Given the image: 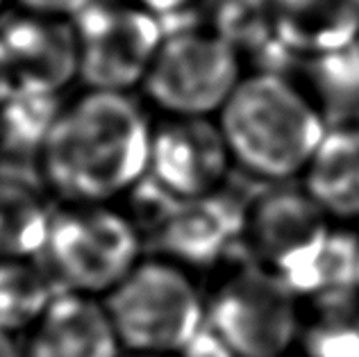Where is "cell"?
I'll use <instances>...</instances> for the list:
<instances>
[{
  "instance_id": "cell-1",
  "label": "cell",
  "mask_w": 359,
  "mask_h": 357,
  "mask_svg": "<svg viewBox=\"0 0 359 357\" xmlns=\"http://www.w3.org/2000/svg\"><path fill=\"white\" fill-rule=\"evenodd\" d=\"M153 123L130 91L87 89L64 102L39 155L62 203H114L148 175Z\"/></svg>"
},
{
  "instance_id": "cell-2",
  "label": "cell",
  "mask_w": 359,
  "mask_h": 357,
  "mask_svg": "<svg viewBox=\"0 0 359 357\" xmlns=\"http://www.w3.org/2000/svg\"><path fill=\"white\" fill-rule=\"evenodd\" d=\"M234 168L264 184L300 182L330 128L302 80L252 69L216 114Z\"/></svg>"
},
{
  "instance_id": "cell-3",
  "label": "cell",
  "mask_w": 359,
  "mask_h": 357,
  "mask_svg": "<svg viewBox=\"0 0 359 357\" xmlns=\"http://www.w3.org/2000/svg\"><path fill=\"white\" fill-rule=\"evenodd\" d=\"M144 234L111 203L55 208L36 262L62 291L105 298L144 257Z\"/></svg>"
},
{
  "instance_id": "cell-4",
  "label": "cell",
  "mask_w": 359,
  "mask_h": 357,
  "mask_svg": "<svg viewBox=\"0 0 359 357\" xmlns=\"http://www.w3.org/2000/svg\"><path fill=\"white\" fill-rule=\"evenodd\" d=\"M102 303L126 353L180 355L207 323L191 271L166 257L141 260Z\"/></svg>"
},
{
  "instance_id": "cell-5",
  "label": "cell",
  "mask_w": 359,
  "mask_h": 357,
  "mask_svg": "<svg viewBox=\"0 0 359 357\" xmlns=\"http://www.w3.org/2000/svg\"><path fill=\"white\" fill-rule=\"evenodd\" d=\"M302 300L248 255L230 262L207 296V328L237 357H294Z\"/></svg>"
},
{
  "instance_id": "cell-6",
  "label": "cell",
  "mask_w": 359,
  "mask_h": 357,
  "mask_svg": "<svg viewBox=\"0 0 359 357\" xmlns=\"http://www.w3.org/2000/svg\"><path fill=\"white\" fill-rule=\"evenodd\" d=\"M243 55L216 30H166L144 78V96L164 116L216 119L243 75Z\"/></svg>"
},
{
  "instance_id": "cell-7",
  "label": "cell",
  "mask_w": 359,
  "mask_h": 357,
  "mask_svg": "<svg viewBox=\"0 0 359 357\" xmlns=\"http://www.w3.org/2000/svg\"><path fill=\"white\" fill-rule=\"evenodd\" d=\"M332 230L334 223L300 182L266 184L248 201L243 250L285 280L302 300Z\"/></svg>"
},
{
  "instance_id": "cell-8",
  "label": "cell",
  "mask_w": 359,
  "mask_h": 357,
  "mask_svg": "<svg viewBox=\"0 0 359 357\" xmlns=\"http://www.w3.org/2000/svg\"><path fill=\"white\" fill-rule=\"evenodd\" d=\"M73 23L80 41V80L100 91L141 87L166 34L159 16L128 0H96Z\"/></svg>"
},
{
  "instance_id": "cell-9",
  "label": "cell",
  "mask_w": 359,
  "mask_h": 357,
  "mask_svg": "<svg viewBox=\"0 0 359 357\" xmlns=\"http://www.w3.org/2000/svg\"><path fill=\"white\" fill-rule=\"evenodd\" d=\"M234 168L216 119L164 116L153 126L148 175L180 201L225 189Z\"/></svg>"
},
{
  "instance_id": "cell-10",
  "label": "cell",
  "mask_w": 359,
  "mask_h": 357,
  "mask_svg": "<svg viewBox=\"0 0 359 357\" xmlns=\"http://www.w3.org/2000/svg\"><path fill=\"white\" fill-rule=\"evenodd\" d=\"M248 201L228 191H214L203 198L177 201L162 225L150 234L159 257L177 262L184 269H214L234 262L232 250L243 248Z\"/></svg>"
},
{
  "instance_id": "cell-11",
  "label": "cell",
  "mask_w": 359,
  "mask_h": 357,
  "mask_svg": "<svg viewBox=\"0 0 359 357\" xmlns=\"http://www.w3.org/2000/svg\"><path fill=\"white\" fill-rule=\"evenodd\" d=\"M0 46L16 89L60 96L80 78V41L73 18L32 12L0 16Z\"/></svg>"
},
{
  "instance_id": "cell-12",
  "label": "cell",
  "mask_w": 359,
  "mask_h": 357,
  "mask_svg": "<svg viewBox=\"0 0 359 357\" xmlns=\"http://www.w3.org/2000/svg\"><path fill=\"white\" fill-rule=\"evenodd\" d=\"M102 298L60 291L30 330L23 357H123Z\"/></svg>"
},
{
  "instance_id": "cell-13",
  "label": "cell",
  "mask_w": 359,
  "mask_h": 357,
  "mask_svg": "<svg viewBox=\"0 0 359 357\" xmlns=\"http://www.w3.org/2000/svg\"><path fill=\"white\" fill-rule=\"evenodd\" d=\"M276 43L300 62L359 41V0H271Z\"/></svg>"
},
{
  "instance_id": "cell-14",
  "label": "cell",
  "mask_w": 359,
  "mask_h": 357,
  "mask_svg": "<svg viewBox=\"0 0 359 357\" xmlns=\"http://www.w3.org/2000/svg\"><path fill=\"white\" fill-rule=\"evenodd\" d=\"M300 187L332 223L359 228V119L330 123Z\"/></svg>"
},
{
  "instance_id": "cell-15",
  "label": "cell",
  "mask_w": 359,
  "mask_h": 357,
  "mask_svg": "<svg viewBox=\"0 0 359 357\" xmlns=\"http://www.w3.org/2000/svg\"><path fill=\"white\" fill-rule=\"evenodd\" d=\"M294 357H359V289L302 300Z\"/></svg>"
},
{
  "instance_id": "cell-16",
  "label": "cell",
  "mask_w": 359,
  "mask_h": 357,
  "mask_svg": "<svg viewBox=\"0 0 359 357\" xmlns=\"http://www.w3.org/2000/svg\"><path fill=\"white\" fill-rule=\"evenodd\" d=\"M55 208L18 177L0 175V260H36Z\"/></svg>"
},
{
  "instance_id": "cell-17",
  "label": "cell",
  "mask_w": 359,
  "mask_h": 357,
  "mask_svg": "<svg viewBox=\"0 0 359 357\" xmlns=\"http://www.w3.org/2000/svg\"><path fill=\"white\" fill-rule=\"evenodd\" d=\"M60 291L36 260H0V328L30 330Z\"/></svg>"
},
{
  "instance_id": "cell-18",
  "label": "cell",
  "mask_w": 359,
  "mask_h": 357,
  "mask_svg": "<svg viewBox=\"0 0 359 357\" xmlns=\"http://www.w3.org/2000/svg\"><path fill=\"white\" fill-rule=\"evenodd\" d=\"M64 100L57 93L14 89L0 107V155L32 157L39 162L41 148Z\"/></svg>"
},
{
  "instance_id": "cell-19",
  "label": "cell",
  "mask_w": 359,
  "mask_h": 357,
  "mask_svg": "<svg viewBox=\"0 0 359 357\" xmlns=\"http://www.w3.org/2000/svg\"><path fill=\"white\" fill-rule=\"evenodd\" d=\"M302 84L325 112L330 123L359 119V43L302 62Z\"/></svg>"
},
{
  "instance_id": "cell-20",
  "label": "cell",
  "mask_w": 359,
  "mask_h": 357,
  "mask_svg": "<svg viewBox=\"0 0 359 357\" xmlns=\"http://www.w3.org/2000/svg\"><path fill=\"white\" fill-rule=\"evenodd\" d=\"M23 12L57 16V18H75L96 0H16Z\"/></svg>"
},
{
  "instance_id": "cell-21",
  "label": "cell",
  "mask_w": 359,
  "mask_h": 357,
  "mask_svg": "<svg viewBox=\"0 0 359 357\" xmlns=\"http://www.w3.org/2000/svg\"><path fill=\"white\" fill-rule=\"evenodd\" d=\"M128 3L146 9V12L155 14L159 18H168V16L187 12V9L194 3H198V0H128Z\"/></svg>"
},
{
  "instance_id": "cell-22",
  "label": "cell",
  "mask_w": 359,
  "mask_h": 357,
  "mask_svg": "<svg viewBox=\"0 0 359 357\" xmlns=\"http://www.w3.org/2000/svg\"><path fill=\"white\" fill-rule=\"evenodd\" d=\"M14 78H12V69H9L7 58H5V50L0 46V107L5 105V100L14 93Z\"/></svg>"
},
{
  "instance_id": "cell-23",
  "label": "cell",
  "mask_w": 359,
  "mask_h": 357,
  "mask_svg": "<svg viewBox=\"0 0 359 357\" xmlns=\"http://www.w3.org/2000/svg\"><path fill=\"white\" fill-rule=\"evenodd\" d=\"M0 357H23L21 349L16 346L12 332H7L0 328Z\"/></svg>"
},
{
  "instance_id": "cell-24",
  "label": "cell",
  "mask_w": 359,
  "mask_h": 357,
  "mask_svg": "<svg viewBox=\"0 0 359 357\" xmlns=\"http://www.w3.org/2000/svg\"><path fill=\"white\" fill-rule=\"evenodd\" d=\"M123 357H173V355H155V353H126Z\"/></svg>"
},
{
  "instance_id": "cell-25",
  "label": "cell",
  "mask_w": 359,
  "mask_h": 357,
  "mask_svg": "<svg viewBox=\"0 0 359 357\" xmlns=\"http://www.w3.org/2000/svg\"><path fill=\"white\" fill-rule=\"evenodd\" d=\"M5 3H7V0H0V14H3V7H5Z\"/></svg>"
},
{
  "instance_id": "cell-26",
  "label": "cell",
  "mask_w": 359,
  "mask_h": 357,
  "mask_svg": "<svg viewBox=\"0 0 359 357\" xmlns=\"http://www.w3.org/2000/svg\"><path fill=\"white\" fill-rule=\"evenodd\" d=\"M357 43H359V41H357Z\"/></svg>"
}]
</instances>
